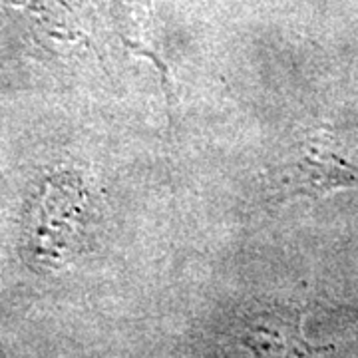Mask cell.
Returning a JSON list of instances; mask_svg holds the SVG:
<instances>
[{
  "mask_svg": "<svg viewBox=\"0 0 358 358\" xmlns=\"http://www.w3.org/2000/svg\"><path fill=\"white\" fill-rule=\"evenodd\" d=\"M90 193L72 176L52 178L40 195L32 241L42 263L50 267L66 265L78 251L82 235L88 231Z\"/></svg>",
  "mask_w": 358,
  "mask_h": 358,
  "instance_id": "2",
  "label": "cell"
},
{
  "mask_svg": "<svg viewBox=\"0 0 358 358\" xmlns=\"http://www.w3.org/2000/svg\"><path fill=\"white\" fill-rule=\"evenodd\" d=\"M358 189V134L319 126L294 143L275 179L281 197Z\"/></svg>",
  "mask_w": 358,
  "mask_h": 358,
  "instance_id": "1",
  "label": "cell"
},
{
  "mask_svg": "<svg viewBox=\"0 0 358 358\" xmlns=\"http://www.w3.org/2000/svg\"><path fill=\"white\" fill-rule=\"evenodd\" d=\"M245 345L257 358H313L307 343L281 319H263L245 333Z\"/></svg>",
  "mask_w": 358,
  "mask_h": 358,
  "instance_id": "3",
  "label": "cell"
}]
</instances>
